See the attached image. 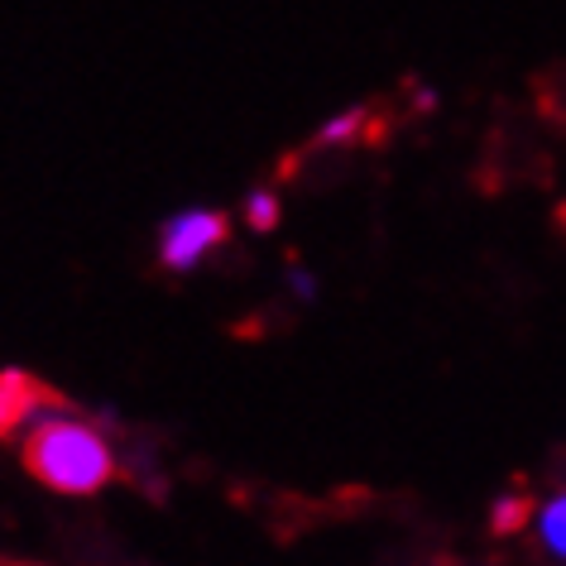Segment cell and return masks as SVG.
<instances>
[{
	"instance_id": "5b68a950",
	"label": "cell",
	"mask_w": 566,
	"mask_h": 566,
	"mask_svg": "<svg viewBox=\"0 0 566 566\" xmlns=\"http://www.w3.org/2000/svg\"><path fill=\"white\" fill-rule=\"evenodd\" d=\"M543 543L557 552V557H566V490L543 509Z\"/></svg>"
},
{
	"instance_id": "277c9868",
	"label": "cell",
	"mask_w": 566,
	"mask_h": 566,
	"mask_svg": "<svg viewBox=\"0 0 566 566\" xmlns=\"http://www.w3.org/2000/svg\"><path fill=\"white\" fill-rule=\"evenodd\" d=\"M370 125H375L370 111H346V116H336L327 130L313 139V149H327V145H356V139L370 135Z\"/></svg>"
},
{
	"instance_id": "3957f363",
	"label": "cell",
	"mask_w": 566,
	"mask_h": 566,
	"mask_svg": "<svg viewBox=\"0 0 566 566\" xmlns=\"http://www.w3.org/2000/svg\"><path fill=\"white\" fill-rule=\"evenodd\" d=\"M59 389H49L30 370H0V442L15 437L24 422L44 418V408H59Z\"/></svg>"
},
{
	"instance_id": "ba28073f",
	"label": "cell",
	"mask_w": 566,
	"mask_h": 566,
	"mask_svg": "<svg viewBox=\"0 0 566 566\" xmlns=\"http://www.w3.org/2000/svg\"><path fill=\"white\" fill-rule=\"evenodd\" d=\"M552 217H557V231H562V235H566V202H562V207H557V211H552Z\"/></svg>"
},
{
	"instance_id": "6da1fadb",
	"label": "cell",
	"mask_w": 566,
	"mask_h": 566,
	"mask_svg": "<svg viewBox=\"0 0 566 566\" xmlns=\"http://www.w3.org/2000/svg\"><path fill=\"white\" fill-rule=\"evenodd\" d=\"M20 461L39 485L53 494H102L116 480V451L92 422L73 413H49L34 418V428L24 432Z\"/></svg>"
},
{
	"instance_id": "7a4b0ae2",
	"label": "cell",
	"mask_w": 566,
	"mask_h": 566,
	"mask_svg": "<svg viewBox=\"0 0 566 566\" xmlns=\"http://www.w3.org/2000/svg\"><path fill=\"white\" fill-rule=\"evenodd\" d=\"M231 240V217L226 211H182L159 231V264L182 274L197 269L211 250H221Z\"/></svg>"
},
{
	"instance_id": "52a82bcc",
	"label": "cell",
	"mask_w": 566,
	"mask_h": 566,
	"mask_svg": "<svg viewBox=\"0 0 566 566\" xmlns=\"http://www.w3.org/2000/svg\"><path fill=\"white\" fill-rule=\"evenodd\" d=\"M528 509H533L528 500H504V504H500V514H494V528H500V533L518 528V523L528 518Z\"/></svg>"
},
{
	"instance_id": "8992f818",
	"label": "cell",
	"mask_w": 566,
	"mask_h": 566,
	"mask_svg": "<svg viewBox=\"0 0 566 566\" xmlns=\"http://www.w3.org/2000/svg\"><path fill=\"white\" fill-rule=\"evenodd\" d=\"M245 221L254 226V231H274L279 226V197L260 188V192H250V202H245Z\"/></svg>"
}]
</instances>
